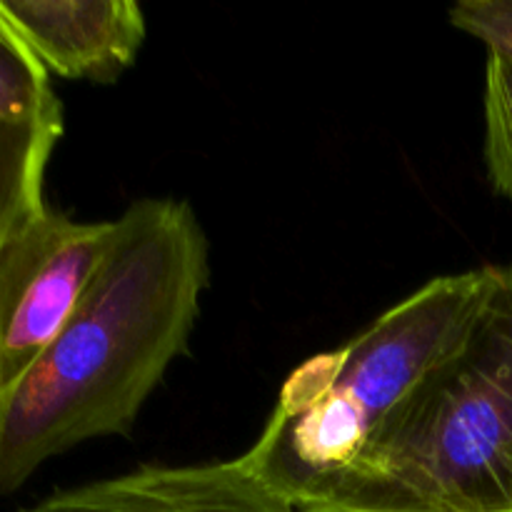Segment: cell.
<instances>
[{
    "mask_svg": "<svg viewBox=\"0 0 512 512\" xmlns=\"http://www.w3.org/2000/svg\"><path fill=\"white\" fill-rule=\"evenodd\" d=\"M118 220L80 223L48 208L0 248V400L55 343L115 240Z\"/></svg>",
    "mask_w": 512,
    "mask_h": 512,
    "instance_id": "cell-4",
    "label": "cell"
},
{
    "mask_svg": "<svg viewBox=\"0 0 512 512\" xmlns=\"http://www.w3.org/2000/svg\"><path fill=\"white\" fill-rule=\"evenodd\" d=\"M58 105L48 70L0 18V123L38 118Z\"/></svg>",
    "mask_w": 512,
    "mask_h": 512,
    "instance_id": "cell-8",
    "label": "cell"
},
{
    "mask_svg": "<svg viewBox=\"0 0 512 512\" xmlns=\"http://www.w3.org/2000/svg\"><path fill=\"white\" fill-rule=\"evenodd\" d=\"M450 23L512 58V0H460L450 8Z\"/></svg>",
    "mask_w": 512,
    "mask_h": 512,
    "instance_id": "cell-10",
    "label": "cell"
},
{
    "mask_svg": "<svg viewBox=\"0 0 512 512\" xmlns=\"http://www.w3.org/2000/svg\"><path fill=\"white\" fill-rule=\"evenodd\" d=\"M300 512H512V268L473 338L348 468L295 490Z\"/></svg>",
    "mask_w": 512,
    "mask_h": 512,
    "instance_id": "cell-2",
    "label": "cell"
},
{
    "mask_svg": "<svg viewBox=\"0 0 512 512\" xmlns=\"http://www.w3.org/2000/svg\"><path fill=\"white\" fill-rule=\"evenodd\" d=\"M20 512H300L240 455L200 465H143L58 490Z\"/></svg>",
    "mask_w": 512,
    "mask_h": 512,
    "instance_id": "cell-5",
    "label": "cell"
},
{
    "mask_svg": "<svg viewBox=\"0 0 512 512\" xmlns=\"http://www.w3.org/2000/svg\"><path fill=\"white\" fill-rule=\"evenodd\" d=\"M0 18L45 70L70 80L115 83L145 40L135 0H0Z\"/></svg>",
    "mask_w": 512,
    "mask_h": 512,
    "instance_id": "cell-6",
    "label": "cell"
},
{
    "mask_svg": "<svg viewBox=\"0 0 512 512\" xmlns=\"http://www.w3.org/2000/svg\"><path fill=\"white\" fill-rule=\"evenodd\" d=\"M208 280V238L190 203L145 198L120 215L63 333L0 400V493L75 445L130 435L188 348Z\"/></svg>",
    "mask_w": 512,
    "mask_h": 512,
    "instance_id": "cell-1",
    "label": "cell"
},
{
    "mask_svg": "<svg viewBox=\"0 0 512 512\" xmlns=\"http://www.w3.org/2000/svg\"><path fill=\"white\" fill-rule=\"evenodd\" d=\"M60 135V105L38 118L0 123V248L20 225L45 208V168Z\"/></svg>",
    "mask_w": 512,
    "mask_h": 512,
    "instance_id": "cell-7",
    "label": "cell"
},
{
    "mask_svg": "<svg viewBox=\"0 0 512 512\" xmlns=\"http://www.w3.org/2000/svg\"><path fill=\"white\" fill-rule=\"evenodd\" d=\"M483 115L490 183L512 203V58L495 50L485 63Z\"/></svg>",
    "mask_w": 512,
    "mask_h": 512,
    "instance_id": "cell-9",
    "label": "cell"
},
{
    "mask_svg": "<svg viewBox=\"0 0 512 512\" xmlns=\"http://www.w3.org/2000/svg\"><path fill=\"white\" fill-rule=\"evenodd\" d=\"M498 280V265L428 280L343 348L298 365L245 450L250 463L288 500L308 480L348 468L383 420L473 338Z\"/></svg>",
    "mask_w": 512,
    "mask_h": 512,
    "instance_id": "cell-3",
    "label": "cell"
}]
</instances>
